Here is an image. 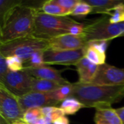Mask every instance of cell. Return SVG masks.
I'll use <instances>...</instances> for the list:
<instances>
[{"label":"cell","instance_id":"f1b7e54d","mask_svg":"<svg viewBox=\"0 0 124 124\" xmlns=\"http://www.w3.org/2000/svg\"><path fill=\"white\" fill-rule=\"evenodd\" d=\"M84 30H85V24L78 23L70 28L69 33L73 36H81L84 34Z\"/></svg>","mask_w":124,"mask_h":124},{"label":"cell","instance_id":"7402d4cb","mask_svg":"<svg viewBox=\"0 0 124 124\" xmlns=\"http://www.w3.org/2000/svg\"><path fill=\"white\" fill-rule=\"evenodd\" d=\"M110 22L113 24L124 23V2L116 6L109 13Z\"/></svg>","mask_w":124,"mask_h":124},{"label":"cell","instance_id":"7c38bea8","mask_svg":"<svg viewBox=\"0 0 124 124\" xmlns=\"http://www.w3.org/2000/svg\"><path fill=\"white\" fill-rule=\"evenodd\" d=\"M23 70L28 73L31 76L36 78L54 81L62 86L70 84L67 79L62 76V72L63 70H59L47 65L38 68H23Z\"/></svg>","mask_w":124,"mask_h":124},{"label":"cell","instance_id":"83f0119b","mask_svg":"<svg viewBox=\"0 0 124 124\" xmlns=\"http://www.w3.org/2000/svg\"><path fill=\"white\" fill-rule=\"evenodd\" d=\"M9 70L6 62V57L0 54V81L4 79Z\"/></svg>","mask_w":124,"mask_h":124},{"label":"cell","instance_id":"1f68e13d","mask_svg":"<svg viewBox=\"0 0 124 124\" xmlns=\"http://www.w3.org/2000/svg\"><path fill=\"white\" fill-rule=\"evenodd\" d=\"M54 106H48V107H44L42 108V113H43V116L46 117V116H49L51 115V113L53 112V110H54Z\"/></svg>","mask_w":124,"mask_h":124},{"label":"cell","instance_id":"484cf974","mask_svg":"<svg viewBox=\"0 0 124 124\" xmlns=\"http://www.w3.org/2000/svg\"><path fill=\"white\" fill-rule=\"evenodd\" d=\"M6 62L8 68L11 71L17 72L23 70L24 68L23 61L15 56H11L6 57Z\"/></svg>","mask_w":124,"mask_h":124},{"label":"cell","instance_id":"277c9868","mask_svg":"<svg viewBox=\"0 0 124 124\" xmlns=\"http://www.w3.org/2000/svg\"><path fill=\"white\" fill-rule=\"evenodd\" d=\"M49 49V41L29 36L0 44V54L5 57L15 56L23 61H28L37 52Z\"/></svg>","mask_w":124,"mask_h":124},{"label":"cell","instance_id":"44dd1931","mask_svg":"<svg viewBox=\"0 0 124 124\" xmlns=\"http://www.w3.org/2000/svg\"><path fill=\"white\" fill-rule=\"evenodd\" d=\"M93 11L92 7L88 4L86 1H78L70 15L76 17H85L87 15L92 13Z\"/></svg>","mask_w":124,"mask_h":124},{"label":"cell","instance_id":"d6986e66","mask_svg":"<svg viewBox=\"0 0 124 124\" xmlns=\"http://www.w3.org/2000/svg\"><path fill=\"white\" fill-rule=\"evenodd\" d=\"M84 108L85 107L81 102L71 97L62 101L60 105V108L65 115H74Z\"/></svg>","mask_w":124,"mask_h":124},{"label":"cell","instance_id":"52a82bcc","mask_svg":"<svg viewBox=\"0 0 124 124\" xmlns=\"http://www.w3.org/2000/svg\"><path fill=\"white\" fill-rule=\"evenodd\" d=\"M32 78L33 76L24 70L17 72L9 70L4 79L0 81V84L19 98L32 92Z\"/></svg>","mask_w":124,"mask_h":124},{"label":"cell","instance_id":"ba28073f","mask_svg":"<svg viewBox=\"0 0 124 124\" xmlns=\"http://www.w3.org/2000/svg\"><path fill=\"white\" fill-rule=\"evenodd\" d=\"M86 49L76 50H55L47 49L44 52V60L47 65H76L77 62L85 56Z\"/></svg>","mask_w":124,"mask_h":124},{"label":"cell","instance_id":"d6a6232c","mask_svg":"<svg viewBox=\"0 0 124 124\" xmlns=\"http://www.w3.org/2000/svg\"><path fill=\"white\" fill-rule=\"evenodd\" d=\"M54 124H70V121L68 120V118L65 116H62V117H60L59 118L56 119L54 122Z\"/></svg>","mask_w":124,"mask_h":124},{"label":"cell","instance_id":"f546056e","mask_svg":"<svg viewBox=\"0 0 124 124\" xmlns=\"http://www.w3.org/2000/svg\"><path fill=\"white\" fill-rule=\"evenodd\" d=\"M110 41H96V42H92V44L98 50H100L101 52L105 53L107 50V48L108 46Z\"/></svg>","mask_w":124,"mask_h":124},{"label":"cell","instance_id":"8d00e7d4","mask_svg":"<svg viewBox=\"0 0 124 124\" xmlns=\"http://www.w3.org/2000/svg\"><path fill=\"white\" fill-rule=\"evenodd\" d=\"M54 124L53 123H50V124Z\"/></svg>","mask_w":124,"mask_h":124},{"label":"cell","instance_id":"9c48e42d","mask_svg":"<svg viewBox=\"0 0 124 124\" xmlns=\"http://www.w3.org/2000/svg\"><path fill=\"white\" fill-rule=\"evenodd\" d=\"M91 84L100 86L124 84V68H119L107 63L99 65Z\"/></svg>","mask_w":124,"mask_h":124},{"label":"cell","instance_id":"ffe728a7","mask_svg":"<svg viewBox=\"0 0 124 124\" xmlns=\"http://www.w3.org/2000/svg\"><path fill=\"white\" fill-rule=\"evenodd\" d=\"M44 117L42 108H33L24 113L23 122L26 124H34L39 118Z\"/></svg>","mask_w":124,"mask_h":124},{"label":"cell","instance_id":"5bb4252c","mask_svg":"<svg viewBox=\"0 0 124 124\" xmlns=\"http://www.w3.org/2000/svg\"><path fill=\"white\" fill-rule=\"evenodd\" d=\"M94 121L95 124H123L116 109L111 108L96 109Z\"/></svg>","mask_w":124,"mask_h":124},{"label":"cell","instance_id":"4dcf8cb0","mask_svg":"<svg viewBox=\"0 0 124 124\" xmlns=\"http://www.w3.org/2000/svg\"><path fill=\"white\" fill-rule=\"evenodd\" d=\"M65 113L63 112V110L60 108H54V110H53V112L51 113V115L49 116V117L52 118V122H54L56 119L59 118L60 117L62 116H65Z\"/></svg>","mask_w":124,"mask_h":124},{"label":"cell","instance_id":"cb8c5ba5","mask_svg":"<svg viewBox=\"0 0 124 124\" xmlns=\"http://www.w3.org/2000/svg\"><path fill=\"white\" fill-rule=\"evenodd\" d=\"M73 91V84L70 83L68 85H64L60 87L58 89L52 92V94L55 100L58 101L59 102L64 101L68 97H71Z\"/></svg>","mask_w":124,"mask_h":124},{"label":"cell","instance_id":"30bf717a","mask_svg":"<svg viewBox=\"0 0 124 124\" xmlns=\"http://www.w3.org/2000/svg\"><path fill=\"white\" fill-rule=\"evenodd\" d=\"M19 103L24 112L33 108H44L60 103L55 100L52 92L40 93L31 92L18 98Z\"/></svg>","mask_w":124,"mask_h":124},{"label":"cell","instance_id":"d590c367","mask_svg":"<svg viewBox=\"0 0 124 124\" xmlns=\"http://www.w3.org/2000/svg\"><path fill=\"white\" fill-rule=\"evenodd\" d=\"M12 124H26L25 123H24L23 121H18V122H15V123H13Z\"/></svg>","mask_w":124,"mask_h":124},{"label":"cell","instance_id":"603a6c76","mask_svg":"<svg viewBox=\"0 0 124 124\" xmlns=\"http://www.w3.org/2000/svg\"><path fill=\"white\" fill-rule=\"evenodd\" d=\"M21 1H10L1 0L0 1V23H1L11 10L16 6L21 4Z\"/></svg>","mask_w":124,"mask_h":124},{"label":"cell","instance_id":"4316f807","mask_svg":"<svg viewBox=\"0 0 124 124\" xmlns=\"http://www.w3.org/2000/svg\"><path fill=\"white\" fill-rule=\"evenodd\" d=\"M56 4H59L63 9H65L70 15H71L72 11L77 4L79 0H53Z\"/></svg>","mask_w":124,"mask_h":124},{"label":"cell","instance_id":"e575fe53","mask_svg":"<svg viewBox=\"0 0 124 124\" xmlns=\"http://www.w3.org/2000/svg\"><path fill=\"white\" fill-rule=\"evenodd\" d=\"M34 124H46V121H45V119H44V117H42V118H39L36 123Z\"/></svg>","mask_w":124,"mask_h":124},{"label":"cell","instance_id":"8992f818","mask_svg":"<svg viewBox=\"0 0 124 124\" xmlns=\"http://www.w3.org/2000/svg\"><path fill=\"white\" fill-rule=\"evenodd\" d=\"M24 111L18 98L0 84V115L8 124L23 121Z\"/></svg>","mask_w":124,"mask_h":124},{"label":"cell","instance_id":"3957f363","mask_svg":"<svg viewBox=\"0 0 124 124\" xmlns=\"http://www.w3.org/2000/svg\"><path fill=\"white\" fill-rule=\"evenodd\" d=\"M77 23H78L68 16L47 15L39 9L36 15L32 36L49 41L54 37L69 33L70 28Z\"/></svg>","mask_w":124,"mask_h":124},{"label":"cell","instance_id":"5b68a950","mask_svg":"<svg viewBox=\"0 0 124 124\" xmlns=\"http://www.w3.org/2000/svg\"><path fill=\"white\" fill-rule=\"evenodd\" d=\"M124 35V23L113 24L110 17L104 16L91 23L85 24L83 36L87 44L101 41H111Z\"/></svg>","mask_w":124,"mask_h":124},{"label":"cell","instance_id":"4fadbf2b","mask_svg":"<svg viewBox=\"0 0 124 124\" xmlns=\"http://www.w3.org/2000/svg\"><path fill=\"white\" fill-rule=\"evenodd\" d=\"M78 74V82L82 84H91L98 69V66L91 62L86 57H83L75 65Z\"/></svg>","mask_w":124,"mask_h":124},{"label":"cell","instance_id":"2e32d148","mask_svg":"<svg viewBox=\"0 0 124 124\" xmlns=\"http://www.w3.org/2000/svg\"><path fill=\"white\" fill-rule=\"evenodd\" d=\"M86 1L92 7V12L105 13L106 15H109L116 6L123 2V1L118 0H87Z\"/></svg>","mask_w":124,"mask_h":124},{"label":"cell","instance_id":"d4e9b609","mask_svg":"<svg viewBox=\"0 0 124 124\" xmlns=\"http://www.w3.org/2000/svg\"><path fill=\"white\" fill-rule=\"evenodd\" d=\"M24 68H38L46 65L44 60V52L40 51L34 53L31 57L26 62H23Z\"/></svg>","mask_w":124,"mask_h":124},{"label":"cell","instance_id":"836d02e7","mask_svg":"<svg viewBox=\"0 0 124 124\" xmlns=\"http://www.w3.org/2000/svg\"><path fill=\"white\" fill-rule=\"evenodd\" d=\"M116 111L117 114L118 115L122 124H124V107L116 109Z\"/></svg>","mask_w":124,"mask_h":124},{"label":"cell","instance_id":"ac0fdd59","mask_svg":"<svg viewBox=\"0 0 124 124\" xmlns=\"http://www.w3.org/2000/svg\"><path fill=\"white\" fill-rule=\"evenodd\" d=\"M40 10L47 15H54V16H68L69 15L68 12L60 7L59 4H56L53 0L46 1L41 6Z\"/></svg>","mask_w":124,"mask_h":124},{"label":"cell","instance_id":"8fae6325","mask_svg":"<svg viewBox=\"0 0 124 124\" xmlns=\"http://www.w3.org/2000/svg\"><path fill=\"white\" fill-rule=\"evenodd\" d=\"M87 45L83 35L73 36L67 33L49 40V49L55 50H76L85 48Z\"/></svg>","mask_w":124,"mask_h":124},{"label":"cell","instance_id":"6da1fadb","mask_svg":"<svg viewBox=\"0 0 124 124\" xmlns=\"http://www.w3.org/2000/svg\"><path fill=\"white\" fill-rule=\"evenodd\" d=\"M71 97L81 102L85 108H111L124 98V84L100 86L92 84L73 83Z\"/></svg>","mask_w":124,"mask_h":124},{"label":"cell","instance_id":"7a4b0ae2","mask_svg":"<svg viewBox=\"0 0 124 124\" xmlns=\"http://www.w3.org/2000/svg\"><path fill=\"white\" fill-rule=\"evenodd\" d=\"M39 9L22 3L14 7L0 23V44L32 36Z\"/></svg>","mask_w":124,"mask_h":124},{"label":"cell","instance_id":"e0dca14e","mask_svg":"<svg viewBox=\"0 0 124 124\" xmlns=\"http://www.w3.org/2000/svg\"><path fill=\"white\" fill-rule=\"evenodd\" d=\"M84 57H86L91 62L97 65H101L105 64L106 54L98 50L91 43H89L86 46Z\"/></svg>","mask_w":124,"mask_h":124},{"label":"cell","instance_id":"9a60e30c","mask_svg":"<svg viewBox=\"0 0 124 124\" xmlns=\"http://www.w3.org/2000/svg\"><path fill=\"white\" fill-rule=\"evenodd\" d=\"M62 85L60 84L44 79H39L33 77L31 89L34 92L40 93H50L61 87Z\"/></svg>","mask_w":124,"mask_h":124}]
</instances>
